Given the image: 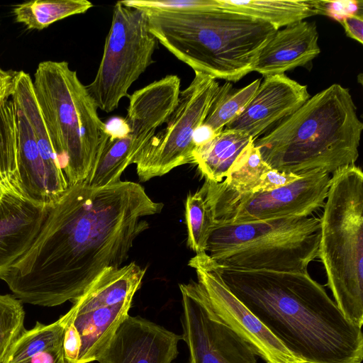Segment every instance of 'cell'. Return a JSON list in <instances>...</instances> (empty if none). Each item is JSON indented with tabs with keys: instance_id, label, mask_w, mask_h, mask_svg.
Here are the masks:
<instances>
[{
	"instance_id": "6da1fadb",
	"label": "cell",
	"mask_w": 363,
	"mask_h": 363,
	"mask_svg": "<svg viewBox=\"0 0 363 363\" xmlns=\"http://www.w3.org/2000/svg\"><path fill=\"white\" fill-rule=\"evenodd\" d=\"M139 184L69 186L50 206L28 250L0 279L22 303L52 307L79 298L106 268L120 267L133 242L160 213Z\"/></svg>"
},
{
	"instance_id": "7a4b0ae2",
	"label": "cell",
	"mask_w": 363,
	"mask_h": 363,
	"mask_svg": "<svg viewBox=\"0 0 363 363\" xmlns=\"http://www.w3.org/2000/svg\"><path fill=\"white\" fill-rule=\"evenodd\" d=\"M218 267L230 291L303 363L362 362V328L344 316L308 270Z\"/></svg>"
},
{
	"instance_id": "3957f363",
	"label": "cell",
	"mask_w": 363,
	"mask_h": 363,
	"mask_svg": "<svg viewBox=\"0 0 363 363\" xmlns=\"http://www.w3.org/2000/svg\"><path fill=\"white\" fill-rule=\"evenodd\" d=\"M362 130L349 89L333 84L311 96L254 144L272 169L297 174L315 170L333 174L354 164Z\"/></svg>"
},
{
	"instance_id": "277c9868",
	"label": "cell",
	"mask_w": 363,
	"mask_h": 363,
	"mask_svg": "<svg viewBox=\"0 0 363 363\" xmlns=\"http://www.w3.org/2000/svg\"><path fill=\"white\" fill-rule=\"evenodd\" d=\"M145 12L150 32L169 52L194 72L228 82L252 72L259 51L278 30L262 21L220 9Z\"/></svg>"
},
{
	"instance_id": "5b68a950",
	"label": "cell",
	"mask_w": 363,
	"mask_h": 363,
	"mask_svg": "<svg viewBox=\"0 0 363 363\" xmlns=\"http://www.w3.org/2000/svg\"><path fill=\"white\" fill-rule=\"evenodd\" d=\"M32 82L69 186L83 182L109 138L97 106L66 61L40 62Z\"/></svg>"
},
{
	"instance_id": "8992f818",
	"label": "cell",
	"mask_w": 363,
	"mask_h": 363,
	"mask_svg": "<svg viewBox=\"0 0 363 363\" xmlns=\"http://www.w3.org/2000/svg\"><path fill=\"white\" fill-rule=\"evenodd\" d=\"M320 218V259L335 302L344 316L363 324V172L357 165L337 169Z\"/></svg>"
},
{
	"instance_id": "52a82bcc",
	"label": "cell",
	"mask_w": 363,
	"mask_h": 363,
	"mask_svg": "<svg viewBox=\"0 0 363 363\" xmlns=\"http://www.w3.org/2000/svg\"><path fill=\"white\" fill-rule=\"evenodd\" d=\"M320 238V218L313 216L213 222L206 252L219 267L306 271L318 257Z\"/></svg>"
},
{
	"instance_id": "ba28073f",
	"label": "cell",
	"mask_w": 363,
	"mask_h": 363,
	"mask_svg": "<svg viewBox=\"0 0 363 363\" xmlns=\"http://www.w3.org/2000/svg\"><path fill=\"white\" fill-rule=\"evenodd\" d=\"M157 44L147 13L117 1L96 77L86 86L98 108L110 113L129 96L131 85L154 62Z\"/></svg>"
},
{
	"instance_id": "9c48e42d",
	"label": "cell",
	"mask_w": 363,
	"mask_h": 363,
	"mask_svg": "<svg viewBox=\"0 0 363 363\" xmlns=\"http://www.w3.org/2000/svg\"><path fill=\"white\" fill-rule=\"evenodd\" d=\"M330 177L325 172L315 170L301 174L292 183L274 190L241 194L205 180L201 189L213 222L238 223L312 216L325 204Z\"/></svg>"
},
{
	"instance_id": "30bf717a",
	"label": "cell",
	"mask_w": 363,
	"mask_h": 363,
	"mask_svg": "<svg viewBox=\"0 0 363 363\" xmlns=\"http://www.w3.org/2000/svg\"><path fill=\"white\" fill-rule=\"evenodd\" d=\"M218 87L216 79L195 72L189 85L180 91L166 127L155 133L135 157L133 164L140 182L193 163L195 132L204 122Z\"/></svg>"
},
{
	"instance_id": "8fae6325",
	"label": "cell",
	"mask_w": 363,
	"mask_h": 363,
	"mask_svg": "<svg viewBox=\"0 0 363 363\" xmlns=\"http://www.w3.org/2000/svg\"><path fill=\"white\" fill-rule=\"evenodd\" d=\"M50 208L33 201L24 191L16 138L0 133V277L28 250Z\"/></svg>"
},
{
	"instance_id": "7c38bea8",
	"label": "cell",
	"mask_w": 363,
	"mask_h": 363,
	"mask_svg": "<svg viewBox=\"0 0 363 363\" xmlns=\"http://www.w3.org/2000/svg\"><path fill=\"white\" fill-rule=\"evenodd\" d=\"M182 339L190 363H257L254 350L213 311L198 281L180 284Z\"/></svg>"
},
{
	"instance_id": "4fadbf2b",
	"label": "cell",
	"mask_w": 363,
	"mask_h": 363,
	"mask_svg": "<svg viewBox=\"0 0 363 363\" xmlns=\"http://www.w3.org/2000/svg\"><path fill=\"white\" fill-rule=\"evenodd\" d=\"M189 265L196 272L216 315L244 340L266 363H303L294 357L230 291L215 262L206 252L196 254Z\"/></svg>"
},
{
	"instance_id": "5bb4252c",
	"label": "cell",
	"mask_w": 363,
	"mask_h": 363,
	"mask_svg": "<svg viewBox=\"0 0 363 363\" xmlns=\"http://www.w3.org/2000/svg\"><path fill=\"white\" fill-rule=\"evenodd\" d=\"M182 339L140 316L128 315L96 361L99 363H172Z\"/></svg>"
},
{
	"instance_id": "9a60e30c",
	"label": "cell",
	"mask_w": 363,
	"mask_h": 363,
	"mask_svg": "<svg viewBox=\"0 0 363 363\" xmlns=\"http://www.w3.org/2000/svg\"><path fill=\"white\" fill-rule=\"evenodd\" d=\"M310 97L307 86L284 74L264 77L244 110L224 129L245 133L255 140Z\"/></svg>"
},
{
	"instance_id": "2e32d148",
	"label": "cell",
	"mask_w": 363,
	"mask_h": 363,
	"mask_svg": "<svg viewBox=\"0 0 363 363\" xmlns=\"http://www.w3.org/2000/svg\"><path fill=\"white\" fill-rule=\"evenodd\" d=\"M315 22L301 21L278 30L259 51L252 69L264 77L284 74L319 55Z\"/></svg>"
},
{
	"instance_id": "e0dca14e",
	"label": "cell",
	"mask_w": 363,
	"mask_h": 363,
	"mask_svg": "<svg viewBox=\"0 0 363 363\" xmlns=\"http://www.w3.org/2000/svg\"><path fill=\"white\" fill-rule=\"evenodd\" d=\"M133 300L91 311L67 313L68 321L77 330L81 348L77 363L96 361L118 326L128 315Z\"/></svg>"
},
{
	"instance_id": "ac0fdd59",
	"label": "cell",
	"mask_w": 363,
	"mask_h": 363,
	"mask_svg": "<svg viewBox=\"0 0 363 363\" xmlns=\"http://www.w3.org/2000/svg\"><path fill=\"white\" fill-rule=\"evenodd\" d=\"M145 269L135 262L105 269L69 309L77 313L133 300L139 289Z\"/></svg>"
},
{
	"instance_id": "d6986e66",
	"label": "cell",
	"mask_w": 363,
	"mask_h": 363,
	"mask_svg": "<svg viewBox=\"0 0 363 363\" xmlns=\"http://www.w3.org/2000/svg\"><path fill=\"white\" fill-rule=\"evenodd\" d=\"M253 140L245 133L223 129L210 140L195 148L193 163L197 165L205 180L221 182Z\"/></svg>"
},
{
	"instance_id": "ffe728a7",
	"label": "cell",
	"mask_w": 363,
	"mask_h": 363,
	"mask_svg": "<svg viewBox=\"0 0 363 363\" xmlns=\"http://www.w3.org/2000/svg\"><path fill=\"white\" fill-rule=\"evenodd\" d=\"M220 10L262 21L279 30L318 14L316 1L218 0Z\"/></svg>"
},
{
	"instance_id": "44dd1931",
	"label": "cell",
	"mask_w": 363,
	"mask_h": 363,
	"mask_svg": "<svg viewBox=\"0 0 363 363\" xmlns=\"http://www.w3.org/2000/svg\"><path fill=\"white\" fill-rule=\"evenodd\" d=\"M67 318L66 313L51 324L43 325L37 322L33 328L26 330L3 363H18L63 352V339Z\"/></svg>"
},
{
	"instance_id": "7402d4cb",
	"label": "cell",
	"mask_w": 363,
	"mask_h": 363,
	"mask_svg": "<svg viewBox=\"0 0 363 363\" xmlns=\"http://www.w3.org/2000/svg\"><path fill=\"white\" fill-rule=\"evenodd\" d=\"M93 4L86 0H33L15 6V20L28 29L43 30L69 16L86 12Z\"/></svg>"
},
{
	"instance_id": "603a6c76",
	"label": "cell",
	"mask_w": 363,
	"mask_h": 363,
	"mask_svg": "<svg viewBox=\"0 0 363 363\" xmlns=\"http://www.w3.org/2000/svg\"><path fill=\"white\" fill-rule=\"evenodd\" d=\"M260 83L261 79H257L238 90H234L229 82L219 86L203 125L210 128L215 134L221 132L244 110Z\"/></svg>"
},
{
	"instance_id": "cb8c5ba5",
	"label": "cell",
	"mask_w": 363,
	"mask_h": 363,
	"mask_svg": "<svg viewBox=\"0 0 363 363\" xmlns=\"http://www.w3.org/2000/svg\"><path fill=\"white\" fill-rule=\"evenodd\" d=\"M271 169L254 140L244 150L220 184L235 194L253 192L262 176Z\"/></svg>"
},
{
	"instance_id": "d4e9b609",
	"label": "cell",
	"mask_w": 363,
	"mask_h": 363,
	"mask_svg": "<svg viewBox=\"0 0 363 363\" xmlns=\"http://www.w3.org/2000/svg\"><path fill=\"white\" fill-rule=\"evenodd\" d=\"M185 210L187 245L196 254L204 252L213 225V218L201 189L187 196Z\"/></svg>"
},
{
	"instance_id": "484cf974",
	"label": "cell",
	"mask_w": 363,
	"mask_h": 363,
	"mask_svg": "<svg viewBox=\"0 0 363 363\" xmlns=\"http://www.w3.org/2000/svg\"><path fill=\"white\" fill-rule=\"evenodd\" d=\"M22 303L14 295L0 294V363L26 330Z\"/></svg>"
},
{
	"instance_id": "4316f807",
	"label": "cell",
	"mask_w": 363,
	"mask_h": 363,
	"mask_svg": "<svg viewBox=\"0 0 363 363\" xmlns=\"http://www.w3.org/2000/svg\"><path fill=\"white\" fill-rule=\"evenodd\" d=\"M357 1H317L318 14H325L341 21L344 18L353 14H362V4Z\"/></svg>"
},
{
	"instance_id": "83f0119b",
	"label": "cell",
	"mask_w": 363,
	"mask_h": 363,
	"mask_svg": "<svg viewBox=\"0 0 363 363\" xmlns=\"http://www.w3.org/2000/svg\"><path fill=\"white\" fill-rule=\"evenodd\" d=\"M300 177L301 174L281 172L271 168L262 176L259 185L253 192L274 190L292 183Z\"/></svg>"
},
{
	"instance_id": "f1b7e54d",
	"label": "cell",
	"mask_w": 363,
	"mask_h": 363,
	"mask_svg": "<svg viewBox=\"0 0 363 363\" xmlns=\"http://www.w3.org/2000/svg\"><path fill=\"white\" fill-rule=\"evenodd\" d=\"M80 348V337L67 318L63 339V354L65 363H77Z\"/></svg>"
},
{
	"instance_id": "f546056e",
	"label": "cell",
	"mask_w": 363,
	"mask_h": 363,
	"mask_svg": "<svg viewBox=\"0 0 363 363\" xmlns=\"http://www.w3.org/2000/svg\"><path fill=\"white\" fill-rule=\"evenodd\" d=\"M342 23L346 35L359 42L363 43V17L362 14H353L344 18Z\"/></svg>"
},
{
	"instance_id": "4dcf8cb0",
	"label": "cell",
	"mask_w": 363,
	"mask_h": 363,
	"mask_svg": "<svg viewBox=\"0 0 363 363\" xmlns=\"http://www.w3.org/2000/svg\"><path fill=\"white\" fill-rule=\"evenodd\" d=\"M105 124L109 139L122 138L129 131V126L125 118H113Z\"/></svg>"
},
{
	"instance_id": "1f68e13d",
	"label": "cell",
	"mask_w": 363,
	"mask_h": 363,
	"mask_svg": "<svg viewBox=\"0 0 363 363\" xmlns=\"http://www.w3.org/2000/svg\"><path fill=\"white\" fill-rule=\"evenodd\" d=\"M15 71H6L0 67V104L11 97Z\"/></svg>"
},
{
	"instance_id": "d6a6232c",
	"label": "cell",
	"mask_w": 363,
	"mask_h": 363,
	"mask_svg": "<svg viewBox=\"0 0 363 363\" xmlns=\"http://www.w3.org/2000/svg\"><path fill=\"white\" fill-rule=\"evenodd\" d=\"M18 363H33V362L30 360H27V361H25V362H18ZM58 363H65V361L64 359V360L60 361Z\"/></svg>"
},
{
	"instance_id": "836d02e7",
	"label": "cell",
	"mask_w": 363,
	"mask_h": 363,
	"mask_svg": "<svg viewBox=\"0 0 363 363\" xmlns=\"http://www.w3.org/2000/svg\"><path fill=\"white\" fill-rule=\"evenodd\" d=\"M190 363V362H189Z\"/></svg>"
}]
</instances>
